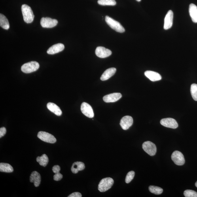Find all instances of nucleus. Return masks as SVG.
I'll return each mask as SVG.
<instances>
[{
	"label": "nucleus",
	"instance_id": "f257e3e1",
	"mask_svg": "<svg viewBox=\"0 0 197 197\" xmlns=\"http://www.w3.org/2000/svg\"><path fill=\"white\" fill-rule=\"evenodd\" d=\"M21 10L25 22L27 24L32 22L35 16L31 7L29 6L24 4L22 5Z\"/></svg>",
	"mask_w": 197,
	"mask_h": 197
},
{
	"label": "nucleus",
	"instance_id": "f03ea898",
	"mask_svg": "<svg viewBox=\"0 0 197 197\" xmlns=\"http://www.w3.org/2000/svg\"><path fill=\"white\" fill-rule=\"evenodd\" d=\"M105 21L111 28L118 32L122 33L125 31L124 27L120 22L110 17L109 16H106Z\"/></svg>",
	"mask_w": 197,
	"mask_h": 197
},
{
	"label": "nucleus",
	"instance_id": "7ed1b4c3",
	"mask_svg": "<svg viewBox=\"0 0 197 197\" xmlns=\"http://www.w3.org/2000/svg\"><path fill=\"white\" fill-rule=\"evenodd\" d=\"M114 182V180L111 178L107 177L102 179L99 184V191L102 192L107 191L111 188Z\"/></svg>",
	"mask_w": 197,
	"mask_h": 197
},
{
	"label": "nucleus",
	"instance_id": "20e7f679",
	"mask_svg": "<svg viewBox=\"0 0 197 197\" xmlns=\"http://www.w3.org/2000/svg\"><path fill=\"white\" fill-rule=\"evenodd\" d=\"M39 67V63L36 61H32L23 65L21 67V71L25 73H29L36 71Z\"/></svg>",
	"mask_w": 197,
	"mask_h": 197
},
{
	"label": "nucleus",
	"instance_id": "39448f33",
	"mask_svg": "<svg viewBox=\"0 0 197 197\" xmlns=\"http://www.w3.org/2000/svg\"><path fill=\"white\" fill-rule=\"evenodd\" d=\"M37 137L46 143H54L56 142V139L54 135L45 131H40L38 133Z\"/></svg>",
	"mask_w": 197,
	"mask_h": 197
},
{
	"label": "nucleus",
	"instance_id": "423d86ee",
	"mask_svg": "<svg viewBox=\"0 0 197 197\" xmlns=\"http://www.w3.org/2000/svg\"><path fill=\"white\" fill-rule=\"evenodd\" d=\"M143 150L150 156H154L156 153V146L151 142L147 141L144 142L143 144Z\"/></svg>",
	"mask_w": 197,
	"mask_h": 197
},
{
	"label": "nucleus",
	"instance_id": "0eeeda50",
	"mask_svg": "<svg viewBox=\"0 0 197 197\" xmlns=\"http://www.w3.org/2000/svg\"><path fill=\"white\" fill-rule=\"evenodd\" d=\"M171 158L175 164L177 166H183L185 162V158L183 154L178 151H175L173 152L171 156Z\"/></svg>",
	"mask_w": 197,
	"mask_h": 197
},
{
	"label": "nucleus",
	"instance_id": "6e6552de",
	"mask_svg": "<svg viewBox=\"0 0 197 197\" xmlns=\"http://www.w3.org/2000/svg\"><path fill=\"white\" fill-rule=\"evenodd\" d=\"M58 24V20L48 17L42 18L40 22L41 26L44 28H52Z\"/></svg>",
	"mask_w": 197,
	"mask_h": 197
},
{
	"label": "nucleus",
	"instance_id": "1a4fd4ad",
	"mask_svg": "<svg viewBox=\"0 0 197 197\" xmlns=\"http://www.w3.org/2000/svg\"><path fill=\"white\" fill-rule=\"evenodd\" d=\"M160 124L164 126L171 129H176L178 127L176 120L172 118L162 119L160 121Z\"/></svg>",
	"mask_w": 197,
	"mask_h": 197
},
{
	"label": "nucleus",
	"instance_id": "9d476101",
	"mask_svg": "<svg viewBox=\"0 0 197 197\" xmlns=\"http://www.w3.org/2000/svg\"><path fill=\"white\" fill-rule=\"evenodd\" d=\"M81 110L82 113L87 117L89 118L94 117V113L92 108L88 103L86 102L82 103L81 106Z\"/></svg>",
	"mask_w": 197,
	"mask_h": 197
},
{
	"label": "nucleus",
	"instance_id": "9b49d317",
	"mask_svg": "<svg viewBox=\"0 0 197 197\" xmlns=\"http://www.w3.org/2000/svg\"><path fill=\"white\" fill-rule=\"evenodd\" d=\"M95 54L99 58H105L110 56L112 54L111 51L102 46H99L95 50Z\"/></svg>",
	"mask_w": 197,
	"mask_h": 197
},
{
	"label": "nucleus",
	"instance_id": "f8f14e48",
	"mask_svg": "<svg viewBox=\"0 0 197 197\" xmlns=\"http://www.w3.org/2000/svg\"><path fill=\"white\" fill-rule=\"evenodd\" d=\"M133 120L132 117L130 116H125L120 120V124L123 130H128L132 125Z\"/></svg>",
	"mask_w": 197,
	"mask_h": 197
},
{
	"label": "nucleus",
	"instance_id": "ddd939ff",
	"mask_svg": "<svg viewBox=\"0 0 197 197\" xmlns=\"http://www.w3.org/2000/svg\"><path fill=\"white\" fill-rule=\"evenodd\" d=\"M122 95L120 93H114L105 95L103 100L106 103L115 102L121 98Z\"/></svg>",
	"mask_w": 197,
	"mask_h": 197
},
{
	"label": "nucleus",
	"instance_id": "4468645a",
	"mask_svg": "<svg viewBox=\"0 0 197 197\" xmlns=\"http://www.w3.org/2000/svg\"><path fill=\"white\" fill-rule=\"evenodd\" d=\"M173 13L172 11L170 10L167 12L164 20V29L168 30L172 26Z\"/></svg>",
	"mask_w": 197,
	"mask_h": 197
},
{
	"label": "nucleus",
	"instance_id": "2eb2a0df",
	"mask_svg": "<svg viewBox=\"0 0 197 197\" xmlns=\"http://www.w3.org/2000/svg\"><path fill=\"white\" fill-rule=\"evenodd\" d=\"M64 46L63 44L59 43L53 45L48 50L47 54H54L62 51L64 49Z\"/></svg>",
	"mask_w": 197,
	"mask_h": 197
},
{
	"label": "nucleus",
	"instance_id": "dca6fc26",
	"mask_svg": "<svg viewBox=\"0 0 197 197\" xmlns=\"http://www.w3.org/2000/svg\"><path fill=\"white\" fill-rule=\"evenodd\" d=\"M145 75L152 82L159 81L162 79V76L160 74L156 72L151 71H147L145 72Z\"/></svg>",
	"mask_w": 197,
	"mask_h": 197
},
{
	"label": "nucleus",
	"instance_id": "f3484780",
	"mask_svg": "<svg viewBox=\"0 0 197 197\" xmlns=\"http://www.w3.org/2000/svg\"><path fill=\"white\" fill-rule=\"evenodd\" d=\"M30 181L31 183H34L35 187H39L41 181V175L37 171H34L31 174Z\"/></svg>",
	"mask_w": 197,
	"mask_h": 197
},
{
	"label": "nucleus",
	"instance_id": "a211bd4d",
	"mask_svg": "<svg viewBox=\"0 0 197 197\" xmlns=\"http://www.w3.org/2000/svg\"><path fill=\"white\" fill-rule=\"evenodd\" d=\"M116 69L114 68H111L108 69L104 72L101 77V79L102 81H105L110 79L115 73Z\"/></svg>",
	"mask_w": 197,
	"mask_h": 197
},
{
	"label": "nucleus",
	"instance_id": "6ab92c4d",
	"mask_svg": "<svg viewBox=\"0 0 197 197\" xmlns=\"http://www.w3.org/2000/svg\"><path fill=\"white\" fill-rule=\"evenodd\" d=\"M47 107L50 111L57 116H60L62 114V112L60 107L55 104L51 102L47 104Z\"/></svg>",
	"mask_w": 197,
	"mask_h": 197
},
{
	"label": "nucleus",
	"instance_id": "aec40b11",
	"mask_svg": "<svg viewBox=\"0 0 197 197\" xmlns=\"http://www.w3.org/2000/svg\"><path fill=\"white\" fill-rule=\"evenodd\" d=\"M189 11L193 22L197 23V6L194 4H190L189 6Z\"/></svg>",
	"mask_w": 197,
	"mask_h": 197
},
{
	"label": "nucleus",
	"instance_id": "412c9836",
	"mask_svg": "<svg viewBox=\"0 0 197 197\" xmlns=\"http://www.w3.org/2000/svg\"><path fill=\"white\" fill-rule=\"evenodd\" d=\"M85 168L84 163L82 162H76L72 166L71 171L73 173H77L78 171L84 170Z\"/></svg>",
	"mask_w": 197,
	"mask_h": 197
},
{
	"label": "nucleus",
	"instance_id": "4be33fe9",
	"mask_svg": "<svg viewBox=\"0 0 197 197\" xmlns=\"http://www.w3.org/2000/svg\"><path fill=\"white\" fill-rule=\"evenodd\" d=\"M0 26L2 28L8 30L10 28V24L7 19L3 14H0Z\"/></svg>",
	"mask_w": 197,
	"mask_h": 197
},
{
	"label": "nucleus",
	"instance_id": "5701e85b",
	"mask_svg": "<svg viewBox=\"0 0 197 197\" xmlns=\"http://www.w3.org/2000/svg\"><path fill=\"white\" fill-rule=\"evenodd\" d=\"M13 171V168L9 164L5 163L0 164V171L1 172L11 173Z\"/></svg>",
	"mask_w": 197,
	"mask_h": 197
},
{
	"label": "nucleus",
	"instance_id": "b1692460",
	"mask_svg": "<svg viewBox=\"0 0 197 197\" xmlns=\"http://www.w3.org/2000/svg\"><path fill=\"white\" fill-rule=\"evenodd\" d=\"M37 162L39 163L40 166L44 167L47 166L49 162L48 157L45 154H44L41 156H39L37 158Z\"/></svg>",
	"mask_w": 197,
	"mask_h": 197
},
{
	"label": "nucleus",
	"instance_id": "393cba45",
	"mask_svg": "<svg viewBox=\"0 0 197 197\" xmlns=\"http://www.w3.org/2000/svg\"><path fill=\"white\" fill-rule=\"evenodd\" d=\"M149 189L150 192L156 195H160L163 191L162 188L153 185L150 186Z\"/></svg>",
	"mask_w": 197,
	"mask_h": 197
},
{
	"label": "nucleus",
	"instance_id": "a878e982",
	"mask_svg": "<svg viewBox=\"0 0 197 197\" xmlns=\"http://www.w3.org/2000/svg\"><path fill=\"white\" fill-rule=\"evenodd\" d=\"M97 3L102 6H115L116 3L115 0H98Z\"/></svg>",
	"mask_w": 197,
	"mask_h": 197
},
{
	"label": "nucleus",
	"instance_id": "bb28decb",
	"mask_svg": "<svg viewBox=\"0 0 197 197\" xmlns=\"http://www.w3.org/2000/svg\"><path fill=\"white\" fill-rule=\"evenodd\" d=\"M190 93L192 98L197 101V84H193L190 87Z\"/></svg>",
	"mask_w": 197,
	"mask_h": 197
},
{
	"label": "nucleus",
	"instance_id": "cd10ccee",
	"mask_svg": "<svg viewBox=\"0 0 197 197\" xmlns=\"http://www.w3.org/2000/svg\"><path fill=\"white\" fill-rule=\"evenodd\" d=\"M184 194L186 197H197V192L193 190H186Z\"/></svg>",
	"mask_w": 197,
	"mask_h": 197
},
{
	"label": "nucleus",
	"instance_id": "c85d7f7f",
	"mask_svg": "<svg viewBox=\"0 0 197 197\" xmlns=\"http://www.w3.org/2000/svg\"><path fill=\"white\" fill-rule=\"evenodd\" d=\"M135 172L134 171H129L126 175L125 179L126 183L127 184L130 183L132 181L134 177Z\"/></svg>",
	"mask_w": 197,
	"mask_h": 197
},
{
	"label": "nucleus",
	"instance_id": "c756f323",
	"mask_svg": "<svg viewBox=\"0 0 197 197\" xmlns=\"http://www.w3.org/2000/svg\"><path fill=\"white\" fill-rule=\"evenodd\" d=\"M63 176L60 172L55 173L54 176V179L55 181H60L63 178Z\"/></svg>",
	"mask_w": 197,
	"mask_h": 197
},
{
	"label": "nucleus",
	"instance_id": "7c9ffc66",
	"mask_svg": "<svg viewBox=\"0 0 197 197\" xmlns=\"http://www.w3.org/2000/svg\"><path fill=\"white\" fill-rule=\"evenodd\" d=\"M60 167L58 165H56L53 167L52 168V171L55 174L60 172Z\"/></svg>",
	"mask_w": 197,
	"mask_h": 197
},
{
	"label": "nucleus",
	"instance_id": "2f4dec72",
	"mask_svg": "<svg viewBox=\"0 0 197 197\" xmlns=\"http://www.w3.org/2000/svg\"><path fill=\"white\" fill-rule=\"evenodd\" d=\"M6 133V129L5 127H2L0 129V138H1L2 137L4 136Z\"/></svg>",
	"mask_w": 197,
	"mask_h": 197
},
{
	"label": "nucleus",
	"instance_id": "473e14b6",
	"mask_svg": "<svg viewBox=\"0 0 197 197\" xmlns=\"http://www.w3.org/2000/svg\"><path fill=\"white\" fill-rule=\"evenodd\" d=\"M68 197H81L82 194L79 192H76L73 193V194L70 195Z\"/></svg>",
	"mask_w": 197,
	"mask_h": 197
},
{
	"label": "nucleus",
	"instance_id": "72a5a7b5",
	"mask_svg": "<svg viewBox=\"0 0 197 197\" xmlns=\"http://www.w3.org/2000/svg\"><path fill=\"white\" fill-rule=\"evenodd\" d=\"M195 185L196 187L197 188V181H196L195 184Z\"/></svg>",
	"mask_w": 197,
	"mask_h": 197
},
{
	"label": "nucleus",
	"instance_id": "f704fd0d",
	"mask_svg": "<svg viewBox=\"0 0 197 197\" xmlns=\"http://www.w3.org/2000/svg\"><path fill=\"white\" fill-rule=\"evenodd\" d=\"M136 1L138 2H140L141 0H136Z\"/></svg>",
	"mask_w": 197,
	"mask_h": 197
}]
</instances>
